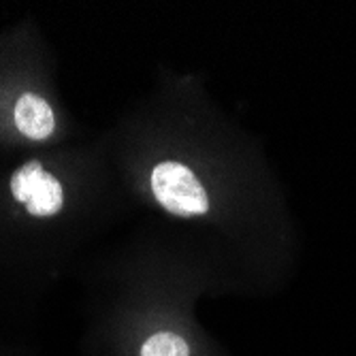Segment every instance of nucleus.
I'll return each mask as SVG.
<instances>
[{
  "mask_svg": "<svg viewBox=\"0 0 356 356\" xmlns=\"http://www.w3.org/2000/svg\"><path fill=\"white\" fill-rule=\"evenodd\" d=\"M141 356H190V348L175 333H156L143 343Z\"/></svg>",
  "mask_w": 356,
  "mask_h": 356,
  "instance_id": "20e7f679",
  "label": "nucleus"
},
{
  "mask_svg": "<svg viewBox=\"0 0 356 356\" xmlns=\"http://www.w3.org/2000/svg\"><path fill=\"white\" fill-rule=\"evenodd\" d=\"M15 126L28 139H47L54 133V111L37 94H24L15 105Z\"/></svg>",
  "mask_w": 356,
  "mask_h": 356,
  "instance_id": "7ed1b4c3",
  "label": "nucleus"
},
{
  "mask_svg": "<svg viewBox=\"0 0 356 356\" xmlns=\"http://www.w3.org/2000/svg\"><path fill=\"white\" fill-rule=\"evenodd\" d=\"M152 190L167 211L177 216H201L209 209L207 192L194 173L181 165L167 160L152 173Z\"/></svg>",
  "mask_w": 356,
  "mask_h": 356,
  "instance_id": "f257e3e1",
  "label": "nucleus"
},
{
  "mask_svg": "<svg viewBox=\"0 0 356 356\" xmlns=\"http://www.w3.org/2000/svg\"><path fill=\"white\" fill-rule=\"evenodd\" d=\"M11 190L32 216H54L64 201L60 181L43 171L39 160H30L11 177Z\"/></svg>",
  "mask_w": 356,
  "mask_h": 356,
  "instance_id": "f03ea898",
  "label": "nucleus"
}]
</instances>
